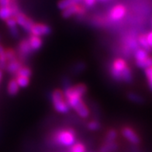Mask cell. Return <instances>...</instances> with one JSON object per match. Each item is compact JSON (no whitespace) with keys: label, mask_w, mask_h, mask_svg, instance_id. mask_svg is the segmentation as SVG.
I'll list each match as a JSON object with an SVG mask.
<instances>
[{"label":"cell","mask_w":152,"mask_h":152,"mask_svg":"<svg viewBox=\"0 0 152 152\" xmlns=\"http://www.w3.org/2000/svg\"><path fill=\"white\" fill-rule=\"evenodd\" d=\"M54 140L61 146L72 147L75 144V133L72 129L59 130L54 135Z\"/></svg>","instance_id":"cell-1"},{"label":"cell","mask_w":152,"mask_h":152,"mask_svg":"<svg viewBox=\"0 0 152 152\" xmlns=\"http://www.w3.org/2000/svg\"><path fill=\"white\" fill-rule=\"evenodd\" d=\"M51 100H52L53 106L57 112L60 113H67L69 111V106L66 99L64 98V92L61 90H54L51 96Z\"/></svg>","instance_id":"cell-2"},{"label":"cell","mask_w":152,"mask_h":152,"mask_svg":"<svg viewBox=\"0 0 152 152\" xmlns=\"http://www.w3.org/2000/svg\"><path fill=\"white\" fill-rule=\"evenodd\" d=\"M20 13L18 6L12 2L8 7H0V20L6 21L12 17H16Z\"/></svg>","instance_id":"cell-3"},{"label":"cell","mask_w":152,"mask_h":152,"mask_svg":"<svg viewBox=\"0 0 152 152\" xmlns=\"http://www.w3.org/2000/svg\"><path fill=\"white\" fill-rule=\"evenodd\" d=\"M126 66L127 65H126V61L124 59L119 58L114 61L112 68H111V71H110L113 78L116 81H121V72Z\"/></svg>","instance_id":"cell-4"},{"label":"cell","mask_w":152,"mask_h":152,"mask_svg":"<svg viewBox=\"0 0 152 152\" xmlns=\"http://www.w3.org/2000/svg\"><path fill=\"white\" fill-rule=\"evenodd\" d=\"M15 19H16V21L17 23V25L21 26L26 32L30 33V30L35 24L32 20H30L26 15H24L23 13H21V12H20L15 17Z\"/></svg>","instance_id":"cell-5"},{"label":"cell","mask_w":152,"mask_h":152,"mask_svg":"<svg viewBox=\"0 0 152 152\" xmlns=\"http://www.w3.org/2000/svg\"><path fill=\"white\" fill-rule=\"evenodd\" d=\"M50 32H51V29L48 25L43 23H35L30 30V34L34 36L41 37L43 36H47L50 34Z\"/></svg>","instance_id":"cell-6"},{"label":"cell","mask_w":152,"mask_h":152,"mask_svg":"<svg viewBox=\"0 0 152 152\" xmlns=\"http://www.w3.org/2000/svg\"><path fill=\"white\" fill-rule=\"evenodd\" d=\"M122 134L129 142L134 144H138L140 143V137L138 136L136 132L130 127H125L123 129Z\"/></svg>","instance_id":"cell-7"},{"label":"cell","mask_w":152,"mask_h":152,"mask_svg":"<svg viewBox=\"0 0 152 152\" xmlns=\"http://www.w3.org/2000/svg\"><path fill=\"white\" fill-rule=\"evenodd\" d=\"M125 14H126L125 7L124 6H121V5H118V6L113 7L112 10L110 11V18L114 21H118V20L124 18Z\"/></svg>","instance_id":"cell-8"},{"label":"cell","mask_w":152,"mask_h":152,"mask_svg":"<svg viewBox=\"0 0 152 152\" xmlns=\"http://www.w3.org/2000/svg\"><path fill=\"white\" fill-rule=\"evenodd\" d=\"M18 51L21 58H26L33 52L32 49L29 44L28 40H23L19 44Z\"/></svg>","instance_id":"cell-9"},{"label":"cell","mask_w":152,"mask_h":152,"mask_svg":"<svg viewBox=\"0 0 152 152\" xmlns=\"http://www.w3.org/2000/svg\"><path fill=\"white\" fill-rule=\"evenodd\" d=\"M28 42L33 51H37V50H38L39 49L41 48V47L43 45V40L41 39V37L34 36V35H31L29 37Z\"/></svg>","instance_id":"cell-10"},{"label":"cell","mask_w":152,"mask_h":152,"mask_svg":"<svg viewBox=\"0 0 152 152\" xmlns=\"http://www.w3.org/2000/svg\"><path fill=\"white\" fill-rule=\"evenodd\" d=\"M82 12V9L78 5H74L62 11V16L64 18H69L76 14H79Z\"/></svg>","instance_id":"cell-11"},{"label":"cell","mask_w":152,"mask_h":152,"mask_svg":"<svg viewBox=\"0 0 152 152\" xmlns=\"http://www.w3.org/2000/svg\"><path fill=\"white\" fill-rule=\"evenodd\" d=\"M22 67V64L17 59L13 61H9L7 63V65H6V70L10 73V74L12 75H16V72H18L19 69Z\"/></svg>","instance_id":"cell-12"},{"label":"cell","mask_w":152,"mask_h":152,"mask_svg":"<svg viewBox=\"0 0 152 152\" xmlns=\"http://www.w3.org/2000/svg\"><path fill=\"white\" fill-rule=\"evenodd\" d=\"M74 110H75V112L81 116L82 118H86L88 117V115H89V111H88L87 106L85 105V103L82 101V102H80L78 106H76L74 108Z\"/></svg>","instance_id":"cell-13"},{"label":"cell","mask_w":152,"mask_h":152,"mask_svg":"<svg viewBox=\"0 0 152 152\" xmlns=\"http://www.w3.org/2000/svg\"><path fill=\"white\" fill-rule=\"evenodd\" d=\"M137 41L140 48H142V49L145 50L146 51H148V53L151 51L152 49L150 47V45H149V44H148V40H147V37L145 34H141V35H140V36L138 37Z\"/></svg>","instance_id":"cell-14"},{"label":"cell","mask_w":152,"mask_h":152,"mask_svg":"<svg viewBox=\"0 0 152 152\" xmlns=\"http://www.w3.org/2000/svg\"><path fill=\"white\" fill-rule=\"evenodd\" d=\"M19 90H20V87H19L16 79L14 78V79L10 80L8 83V87H7V91H8L9 94L10 96H16L19 92Z\"/></svg>","instance_id":"cell-15"},{"label":"cell","mask_w":152,"mask_h":152,"mask_svg":"<svg viewBox=\"0 0 152 152\" xmlns=\"http://www.w3.org/2000/svg\"><path fill=\"white\" fill-rule=\"evenodd\" d=\"M148 57H149V54H148V51L140 48H138L137 50L134 52V58H135L136 62L142 61Z\"/></svg>","instance_id":"cell-16"},{"label":"cell","mask_w":152,"mask_h":152,"mask_svg":"<svg viewBox=\"0 0 152 152\" xmlns=\"http://www.w3.org/2000/svg\"><path fill=\"white\" fill-rule=\"evenodd\" d=\"M121 81H124L126 83L132 82V73L128 66H126L121 72Z\"/></svg>","instance_id":"cell-17"},{"label":"cell","mask_w":152,"mask_h":152,"mask_svg":"<svg viewBox=\"0 0 152 152\" xmlns=\"http://www.w3.org/2000/svg\"><path fill=\"white\" fill-rule=\"evenodd\" d=\"M6 65H7V59L6 57V50L0 44V69L6 70Z\"/></svg>","instance_id":"cell-18"},{"label":"cell","mask_w":152,"mask_h":152,"mask_svg":"<svg viewBox=\"0 0 152 152\" xmlns=\"http://www.w3.org/2000/svg\"><path fill=\"white\" fill-rule=\"evenodd\" d=\"M32 75V71L29 68L26 67H21L19 69V71L16 72V76H20V77H24V78H30Z\"/></svg>","instance_id":"cell-19"},{"label":"cell","mask_w":152,"mask_h":152,"mask_svg":"<svg viewBox=\"0 0 152 152\" xmlns=\"http://www.w3.org/2000/svg\"><path fill=\"white\" fill-rule=\"evenodd\" d=\"M117 149V144L115 142H106L101 148V152H112Z\"/></svg>","instance_id":"cell-20"},{"label":"cell","mask_w":152,"mask_h":152,"mask_svg":"<svg viewBox=\"0 0 152 152\" xmlns=\"http://www.w3.org/2000/svg\"><path fill=\"white\" fill-rule=\"evenodd\" d=\"M136 64L139 68H144V70L147 69V68H151V67H152V57L149 56L142 61L136 62Z\"/></svg>","instance_id":"cell-21"},{"label":"cell","mask_w":152,"mask_h":152,"mask_svg":"<svg viewBox=\"0 0 152 152\" xmlns=\"http://www.w3.org/2000/svg\"><path fill=\"white\" fill-rule=\"evenodd\" d=\"M16 81L18 84L20 88H26V86H28L29 83H30V80L29 78H24V77H20V76H16Z\"/></svg>","instance_id":"cell-22"},{"label":"cell","mask_w":152,"mask_h":152,"mask_svg":"<svg viewBox=\"0 0 152 152\" xmlns=\"http://www.w3.org/2000/svg\"><path fill=\"white\" fill-rule=\"evenodd\" d=\"M71 152H86V147L81 143H75L71 147Z\"/></svg>","instance_id":"cell-23"},{"label":"cell","mask_w":152,"mask_h":152,"mask_svg":"<svg viewBox=\"0 0 152 152\" xmlns=\"http://www.w3.org/2000/svg\"><path fill=\"white\" fill-rule=\"evenodd\" d=\"M128 98L129 99L131 100L132 102H137V103H141L144 101V99L139 95L134 93V92H130L128 94Z\"/></svg>","instance_id":"cell-24"},{"label":"cell","mask_w":152,"mask_h":152,"mask_svg":"<svg viewBox=\"0 0 152 152\" xmlns=\"http://www.w3.org/2000/svg\"><path fill=\"white\" fill-rule=\"evenodd\" d=\"M117 137V133L116 130H110L107 134H106V142H114V140Z\"/></svg>","instance_id":"cell-25"},{"label":"cell","mask_w":152,"mask_h":152,"mask_svg":"<svg viewBox=\"0 0 152 152\" xmlns=\"http://www.w3.org/2000/svg\"><path fill=\"white\" fill-rule=\"evenodd\" d=\"M6 59H7V63L9 61H11L16 60V53L12 49H7V50H6Z\"/></svg>","instance_id":"cell-26"},{"label":"cell","mask_w":152,"mask_h":152,"mask_svg":"<svg viewBox=\"0 0 152 152\" xmlns=\"http://www.w3.org/2000/svg\"><path fill=\"white\" fill-rule=\"evenodd\" d=\"M145 75H146L147 79H148L149 87L152 90V67L145 69Z\"/></svg>","instance_id":"cell-27"},{"label":"cell","mask_w":152,"mask_h":152,"mask_svg":"<svg viewBox=\"0 0 152 152\" xmlns=\"http://www.w3.org/2000/svg\"><path fill=\"white\" fill-rule=\"evenodd\" d=\"M88 127L91 130H97L98 129H99L100 124L97 121H91L90 123H88Z\"/></svg>","instance_id":"cell-28"},{"label":"cell","mask_w":152,"mask_h":152,"mask_svg":"<svg viewBox=\"0 0 152 152\" xmlns=\"http://www.w3.org/2000/svg\"><path fill=\"white\" fill-rule=\"evenodd\" d=\"M6 23L10 29L13 28L15 26H17V23H16L15 17H12V18H10L6 20Z\"/></svg>","instance_id":"cell-29"},{"label":"cell","mask_w":152,"mask_h":152,"mask_svg":"<svg viewBox=\"0 0 152 152\" xmlns=\"http://www.w3.org/2000/svg\"><path fill=\"white\" fill-rule=\"evenodd\" d=\"M10 34H11V35H12V36L14 38L19 37V35H20V34H19V30H18V28H17V26H15V27H13V28H10Z\"/></svg>","instance_id":"cell-30"},{"label":"cell","mask_w":152,"mask_h":152,"mask_svg":"<svg viewBox=\"0 0 152 152\" xmlns=\"http://www.w3.org/2000/svg\"><path fill=\"white\" fill-rule=\"evenodd\" d=\"M12 2V0H0V7H8Z\"/></svg>","instance_id":"cell-31"},{"label":"cell","mask_w":152,"mask_h":152,"mask_svg":"<svg viewBox=\"0 0 152 152\" xmlns=\"http://www.w3.org/2000/svg\"><path fill=\"white\" fill-rule=\"evenodd\" d=\"M146 37H147V40H148V44H149V45H150V47L152 49V31L148 33V34L146 35Z\"/></svg>","instance_id":"cell-32"},{"label":"cell","mask_w":152,"mask_h":152,"mask_svg":"<svg viewBox=\"0 0 152 152\" xmlns=\"http://www.w3.org/2000/svg\"><path fill=\"white\" fill-rule=\"evenodd\" d=\"M84 2L86 6H88V7H91V6H92L95 4L96 0H84Z\"/></svg>","instance_id":"cell-33"},{"label":"cell","mask_w":152,"mask_h":152,"mask_svg":"<svg viewBox=\"0 0 152 152\" xmlns=\"http://www.w3.org/2000/svg\"><path fill=\"white\" fill-rule=\"evenodd\" d=\"M2 70L0 69V82H1V81H2Z\"/></svg>","instance_id":"cell-34"},{"label":"cell","mask_w":152,"mask_h":152,"mask_svg":"<svg viewBox=\"0 0 152 152\" xmlns=\"http://www.w3.org/2000/svg\"><path fill=\"white\" fill-rule=\"evenodd\" d=\"M151 24H152V20H151Z\"/></svg>","instance_id":"cell-35"},{"label":"cell","mask_w":152,"mask_h":152,"mask_svg":"<svg viewBox=\"0 0 152 152\" xmlns=\"http://www.w3.org/2000/svg\"><path fill=\"white\" fill-rule=\"evenodd\" d=\"M0 38H1V37H0Z\"/></svg>","instance_id":"cell-36"}]
</instances>
